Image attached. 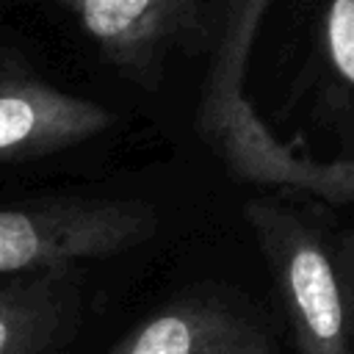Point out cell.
Instances as JSON below:
<instances>
[{"instance_id": "cell-1", "label": "cell", "mask_w": 354, "mask_h": 354, "mask_svg": "<svg viewBox=\"0 0 354 354\" xmlns=\"http://www.w3.org/2000/svg\"><path fill=\"white\" fill-rule=\"evenodd\" d=\"M266 14L268 0H230L218 6L207 72L194 108V133L238 185L301 194L329 207H346L354 199L351 158L346 152L335 160L296 155L266 127L246 94L249 58Z\"/></svg>"}, {"instance_id": "cell-2", "label": "cell", "mask_w": 354, "mask_h": 354, "mask_svg": "<svg viewBox=\"0 0 354 354\" xmlns=\"http://www.w3.org/2000/svg\"><path fill=\"white\" fill-rule=\"evenodd\" d=\"M243 218L274 282L296 354H354V235L301 194H254Z\"/></svg>"}, {"instance_id": "cell-3", "label": "cell", "mask_w": 354, "mask_h": 354, "mask_svg": "<svg viewBox=\"0 0 354 354\" xmlns=\"http://www.w3.org/2000/svg\"><path fill=\"white\" fill-rule=\"evenodd\" d=\"M160 230L155 205L133 196L47 194L0 207V277L91 263L144 246Z\"/></svg>"}, {"instance_id": "cell-4", "label": "cell", "mask_w": 354, "mask_h": 354, "mask_svg": "<svg viewBox=\"0 0 354 354\" xmlns=\"http://www.w3.org/2000/svg\"><path fill=\"white\" fill-rule=\"evenodd\" d=\"M58 8L105 66L147 94L160 91L171 55L207 53L218 22L205 0H61Z\"/></svg>"}, {"instance_id": "cell-5", "label": "cell", "mask_w": 354, "mask_h": 354, "mask_svg": "<svg viewBox=\"0 0 354 354\" xmlns=\"http://www.w3.org/2000/svg\"><path fill=\"white\" fill-rule=\"evenodd\" d=\"M105 354H279V340L249 293L205 279L138 318Z\"/></svg>"}, {"instance_id": "cell-6", "label": "cell", "mask_w": 354, "mask_h": 354, "mask_svg": "<svg viewBox=\"0 0 354 354\" xmlns=\"http://www.w3.org/2000/svg\"><path fill=\"white\" fill-rule=\"evenodd\" d=\"M113 124L111 108L44 80L19 47L0 44V166L53 158Z\"/></svg>"}, {"instance_id": "cell-7", "label": "cell", "mask_w": 354, "mask_h": 354, "mask_svg": "<svg viewBox=\"0 0 354 354\" xmlns=\"http://www.w3.org/2000/svg\"><path fill=\"white\" fill-rule=\"evenodd\" d=\"M86 266L0 277V354H69L86 318Z\"/></svg>"}, {"instance_id": "cell-8", "label": "cell", "mask_w": 354, "mask_h": 354, "mask_svg": "<svg viewBox=\"0 0 354 354\" xmlns=\"http://www.w3.org/2000/svg\"><path fill=\"white\" fill-rule=\"evenodd\" d=\"M315 72L318 105L329 119L351 116V86H354V3L332 0L324 6L318 41H315Z\"/></svg>"}]
</instances>
